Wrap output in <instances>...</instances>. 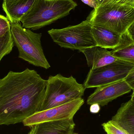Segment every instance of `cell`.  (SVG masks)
Here are the masks:
<instances>
[{
  "instance_id": "obj_16",
  "label": "cell",
  "mask_w": 134,
  "mask_h": 134,
  "mask_svg": "<svg viewBox=\"0 0 134 134\" xmlns=\"http://www.w3.org/2000/svg\"><path fill=\"white\" fill-rule=\"evenodd\" d=\"M14 46L11 30L5 36L0 37V62L4 57L12 52Z\"/></svg>"
},
{
  "instance_id": "obj_1",
  "label": "cell",
  "mask_w": 134,
  "mask_h": 134,
  "mask_svg": "<svg viewBox=\"0 0 134 134\" xmlns=\"http://www.w3.org/2000/svg\"><path fill=\"white\" fill-rule=\"evenodd\" d=\"M47 80L34 70L10 71L0 79V125L23 122L40 111Z\"/></svg>"
},
{
  "instance_id": "obj_4",
  "label": "cell",
  "mask_w": 134,
  "mask_h": 134,
  "mask_svg": "<svg viewBox=\"0 0 134 134\" xmlns=\"http://www.w3.org/2000/svg\"><path fill=\"white\" fill-rule=\"evenodd\" d=\"M11 24V34L14 44L19 51V58L35 66L49 68L51 66L42 45V34L24 28L20 22Z\"/></svg>"
},
{
  "instance_id": "obj_13",
  "label": "cell",
  "mask_w": 134,
  "mask_h": 134,
  "mask_svg": "<svg viewBox=\"0 0 134 134\" xmlns=\"http://www.w3.org/2000/svg\"><path fill=\"white\" fill-rule=\"evenodd\" d=\"M37 0H9L4 1L2 8L11 23L20 22V19L33 7Z\"/></svg>"
},
{
  "instance_id": "obj_20",
  "label": "cell",
  "mask_w": 134,
  "mask_h": 134,
  "mask_svg": "<svg viewBox=\"0 0 134 134\" xmlns=\"http://www.w3.org/2000/svg\"><path fill=\"white\" fill-rule=\"evenodd\" d=\"M124 80L132 90L134 91V67Z\"/></svg>"
},
{
  "instance_id": "obj_11",
  "label": "cell",
  "mask_w": 134,
  "mask_h": 134,
  "mask_svg": "<svg viewBox=\"0 0 134 134\" xmlns=\"http://www.w3.org/2000/svg\"><path fill=\"white\" fill-rule=\"evenodd\" d=\"M91 69H94L111 64L118 60L107 49L95 46L86 49L81 52Z\"/></svg>"
},
{
  "instance_id": "obj_2",
  "label": "cell",
  "mask_w": 134,
  "mask_h": 134,
  "mask_svg": "<svg viewBox=\"0 0 134 134\" xmlns=\"http://www.w3.org/2000/svg\"><path fill=\"white\" fill-rule=\"evenodd\" d=\"M77 6L73 0H37L20 22L24 28L38 30L68 16Z\"/></svg>"
},
{
  "instance_id": "obj_8",
  "label": "cell",
  "mask_w": 134,
  "mask_h": 134,
  "mask_svg": "<svg viewBox=\"0 0 134 134\" xmlns=\"http://www.w3.org/2000/svg\"><path fill=\"white\" fill-rule=\"evenodd\" d=\"M84 103L83 99L79 98L59 106L38 112L24 120L23 124L25 126L31 127L41 123L73 119Z\"/></svg>"
},
{
  "instance_id": "obj_5",
  "label": "cell",
  "mask_w": 134,
  "mask_h": 134,
  "mask_svg": "<svg viewBox=\"0 0 134 134\" xmlns=\"http://www.w3.org/2000/svg\"><path fill=\"white\" fill-rule=\"evenodd\" d=\"M99 25L122 35L134 22V7L127 4H110L94 9L87 18Z\"/></svg>"
},
{
  "instance_id": "obj_3",
  "label": "cell",
  "mask_w": 134,
  "mask_h": 134,
  "mask_svg": "<svg viewBox=\"0 0 134 134\" xmlns=\"http://www.w3.org/2000/svg\"><path fill=\"white\" fill-rule=\"evenodd\" d=\"M85 90L83 84L78 83L72 76L66 77L60 74L50 76L47 80L40 111L82 98Z\"/></svg>"
},
{
  "instance_id": "obj_15",
  "label": "cell",
  "mask_w": 134,
  "mask_h": 134,
  "mask_svg": "<svg viewBox=\"0 0 134 134\" xmlns=\"http://www.w3.org/2000/svg\"><path fill=\"white\" fill-rule=\"evenodd\" d=\"M110 52L118 59L134 64V42L127 31L122 35L119 44Z\"/></svg>"
},
{
  "instance_id": "obj_18",
  "label": "cell",
  "mask_w": 134,
  "mask_h": 134,
  "mask_svg": "<svg viewBox=\"0 0 134 134\" xmlns=\"http://www.w3.org/2000/svg\"><path fill=\"white\" fill-rule=\"evenodd\" d=\"M11 26V23L8 18L0 14V37L10 31Z\"/></svg>"
},
{
  "instance_id": "obj_12",
  "label": "cell",
  "mask_w": 134,
  "mask_h": 134,
  "mask_svg": "<svg viewBox=\"0 0 134 134\" xmlns=\"http://www.w3.org/2000/svg\"><path fill=\"white\" fill-rule=\"evenodd\" d=\"M91 33L97 46L114 49L120 43L122 35L102 26L92 25Z\"/></svg>"
},
{
  "instance_id": "obj_17",
  "label": "cell",
  "mask_w": 134,
  "mask_h": 134,
  "mask_svg": "<svg viewBox=\"0 0 134 134\" xmlns=\"http://www.w3.org/2000/svg\"><path fill=\"white\" fill-rule=\"evenodd\" d=\"M107 134H129L113 120H111L102 124Z\"/></svg>"
},
{
  "instance_id": "obj_14",
  "label": "cell",
  "mask_w": 134,
  "mask_h": 134,
  "mask_svg": "<svg viewBox=\"0 0 134 134\" xmlns=\"http://www.w3.org/2000/svg\"><path fill=\"white\" fill-rule=\"evenodd\" d=\"M111 120L129 134H134V104L132 101L122 104Z\"/></svg>"
},
{
  "instance_id": "obj_24",
  "label": "cell",
  "mask_w": 134,
  "mask_h": 134,
  "mask_svg": "<svg viewBox=\"0 0 134 134\" xmlns=\"http://www.w3.org/2000/svg\"><path fill=\"white\" fill-rule=\"evenodd\" d=\"M132 102L134 104V91H133V93L131 96V99H130Z\"/></svg>"
},
{
  "instance_id": "obj_22",
  "label": "cell",
  "mask_w": 134,
  "mask_h": 134,
  "mask_svg": "<svg viewBox=\"0 0 134 134\" xmlns=\"http://www.w3.org/2000/svg\"><path fill=\"white\" fill-rule=\"evenodd\" d=\"M90 111L92 113H98L100 111V105L98 104H94L90 105Z\"/></svg>"
},
{
  "instance_id": "obj_6",
  "label": "cell",
  "mask_w": 134,
  "mask_h": 134,
  "mask_svg": "<svg viewBox=\"0 0 134 134\" xmlns=\"http://www.w3.org/2000/svg\"><path fill=\"white\" fill-rule=\"evenodd\" d=\"M92 24L88 20L62 29H52L48 31L53 41L62 48L81 52L97 46L91 33Z\"/></svg>"
},
{
  "instance_id": "obj_21",
  "label": "cell",
  "mask_w": 134,
  "mask_h": 134,
  "mask_svg": "<svg viewBox=\"0 0 134 134\" xmlns=\"http://www.w3.org/2000/svg\"><path fill=\"white\" fill-rule=\"evenodd\" d=\"M83 3L87 5L88 6L93 8L94 9L97 8V5L96 0H81Z\"/></svg>"
},
{
  "instance_id": "obj_9",
  "label": "cell",
  "mask_w": 134,
  "mask_h": 134,
  "mask_svg": "<svg viewBox=\"0 0 134 134\" xmlns=\"http://www.w3.org/2000/svg\"><path fill=\"white\" fill-rule=\"evenodd\" d=\"M131 89L124 80L96 88L87 98V104H98L100 106L107 105L109 102L131 91Z\"/></svg>"
},
{
  "instance_id": "obj_23",
  "label": "cell",
  "mask_w": 134,
  "mask_h": 134,
  "mask_svg": "<svg viewBox=\"0 0 134 134\" xmlns=\"http://www.w3.org/2000/svg\"><path fill=\"white\" fill-rule=\"evenodd\" d=\"M127 31L132 41L134 42V22L131 25Z\"/></svg>"
},
{
  "instance_id": "obj_25",
  "label": "cell",
  "mask_w": 134,
  "mask_h": 134,
  "mask_svg": "<svg viewBox=\"0 0 134 134\" xmlns=\"http://www.w3.org/2000/svg\"><path fill=\"white\" fill-rule=\"evenodd\" d=\"M9 1V0H4V1Z\"/></svg>"
},
{
  "instance_id": "obj_26",
  "label": "cell",
  "mask_w": 134,
  "mask_h": 134,
  "mask_svg": "<svg viewBox=\"0 0 134 134\" xmlns=\"http://www.w3.org/2000/svg\"><path fill=\"white\" fill-rule=\"evenodd\" d=\"M133 6H134V4H133Z\"/></svg>"
},
{
  "instance_id": "obj_10",
  "label": "cell",
  "mask_w": 134,
  "mask_h": 134,
  "mask_svg": "<svg viewBox=\"0 0 134 134\" xmlns=\"http://www.w3.org/2000/svg\"><path fill=\"white\" fill-rule=\"evenodd\" d=\"M73 119L41 123L31 127L28 134H73Z\"/></svg>"
},
{
  "instance_id": "obj_19",
  "label": "cell",
  "mask_w": 134,
  "mask_h": 134,
  "mask_svg": "<svg viewBox=\"0 0 134 134\" xmlns=\"http://www.w3.org/2000/svg\"><path fill=\"white\" fill-rule=\"evenodd\" d=\"M97 7L110 4H127L133 5L134 0H96Z\"/></svg>"
},
{
  "instance_id": "obj_7",
  "label": "cell",
  "mask_w": 134,
  "mask_h": 134,
  "mask_svg": "<svg viewBox=\"0 0 134 134\" xmlns=\"http://www.w3.org/2000/svg\"><path fill=\"white\" fill-rule=\"evenodd\" d=\"M134 67V64L118 59L114 63L88 72L83 85L85 89L100 87L124 80Z\"/></svg>"
}]
</instances>
